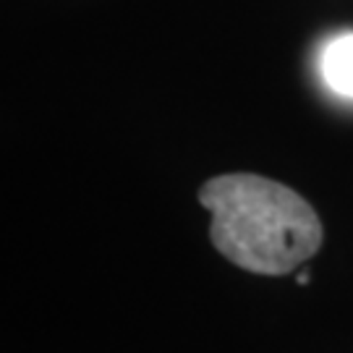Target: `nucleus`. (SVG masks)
I'll list each match as a JSON object with an SVG mask.
<instances>
[{"instance_id": "nucleus-1", "label": "nucleus", "mask_w": 353, "mask_h": 353, "mask_svg": "<svg viewBox=\"0 0 353 353\" xmlns=\"http://www.w3.org/2000/svg\"><path fill=\"white\" fill-rule=\"evenodd\" d=\"M199 202L212 214L214 249L256 275L296 270L314 256L325 239L314 207L272 178L214 176L199 189Z\"/></svg>"}, {"instance_id": "nucleus-2", "label": "nucleus", "mask_w": 353, "mask_h": 353, "mask_svg": "<svg viewBox=\"0 0 353 353\" xmlns=\"http://www.w3.org/2000/svg\"><path fill=\"white\" fill-rule=\"evenodd\" d=\"M322 76L332 92L353 97V34L330 39L322 52Z\"/></svg>"}, {"instance_id": "nucleus-3", "label": "nucleus", "mask_w": 353, "mask_h": 353, "mask_svg": "<svg viewBox=\"0 0 353 353\" xmlns=\"http://www.w3.org/2000/svg\"><path fill=\"white\" fill-rule=\"evenodd\" d=\"M296 280H299L301 285H306V283H309V275H306V272H301V275H299V278H296Z\"/></svg>"}]
</instances>
